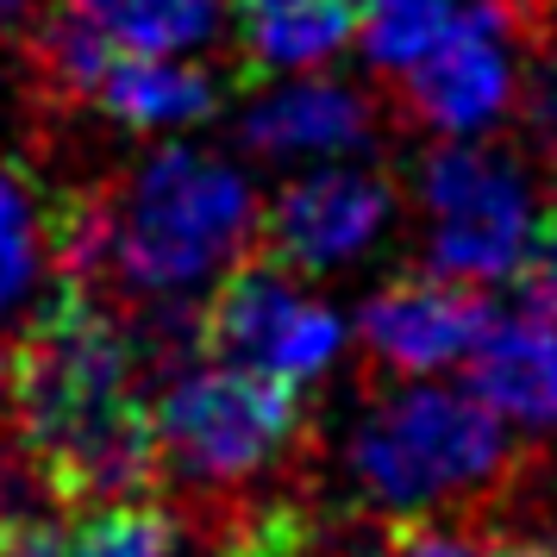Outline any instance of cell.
I'll return each instance as SVG.
<instances>
[{
    "label": "cell",
    "instance_id": "ffe728a7",
    "mask_svg": "<svg viewBox=\"0 0 557 557\" xmlns=\"http://www.w3.org/2000/svg\"><path fill=\"white\" fill-rule=\"evenodd\" d=\"M38 495H45V482H38V463L26 457V445H20V432L13 438L0 432V539L13 527H26Z\"/></svg>",
    "mask_w": 557,
    "mask_h": 557
},
{
    "label": "cell",
    "instance_id": "8992f818",
    "mask_svg": "<svg viewBox=\"0 0 557 557\" xmlns=\"http://www.w3.org/2000/svg\"><path fill=\"white\" fill-rule=\"evenodd\" d=\"M420 201L432 213V263L457 282H495L527 245L532 207L502 157L445 145L420 163Z\"/></svg>",
    "mask_w": 557,
    "mask_h": 557
},
{
    "label": "cell",
    "instance_id": "4fadbf2b",
    "mask_svg": "<svg viewBox=\"0 0 557 557\" xmlns=\"http://www.w3.org/2000/svg\"><path fill=\"white\" fill-rule=\"evenodd\" d=\"M363 138H370V107L345 82H295V88H276L245 120V145L263 157L351 151Z\"/></svg>",
    "mask_w": 557,
    "mask_h": 557
},
{
    "label": "cell",
    "instance_id": "8fae6325",
    "mask_svg": "<svg viewBox=\"0 0 557 557\" xmlns=\"http://www.w3.org/2000/svg\"><path fill=\"white\" fill-rule=\"evenodd\" d=\"M470 395L507 426H557V326L545 320L495 326L488 320V332L470 351Z\"/></svg>",
    "mask_w": 557,
    "mask_h": 557
},
{
    "label": "cell",
    "instance_id": "7a4b0ae2",
    "mask_svg": "<svg viewBox=\"0 0 557 557\" xmlns=\"http://www.w3.org/2000/svg\"><path fill=\"white\" fill-rule=\"evenodd\" d=\"M257 201L245 176L207 151H151L101 201L63 213V282H120L138 301H182L201 282L226 276L251 245Z\"/></svg>",
    "mask_w": 557,
    "mask_h": 557
},
{
    "label": "cell",
    "instance_id": "ba28073f",
    "mask_svg": "<svg viewBox=\"0 0 557 557\" xmlns=\"http://www.w3.org/2000/svg\"><path fill=\"white\" fill-rule=\"evenodd\" d=\"M395 213V195L382 176L363 170H320L307 182H288L263 213V251L288 276H313L357 257Z\"/></svg>",
    "mask_w": 557,
    "mask_h": 557
},
{
    "label": "cell",
    "instance_id": "7402d4cb",
    "mask_svg": "<svg viewBox=\"0 0 557 557\" xmlns=\"http://www.w3.org/2000/svg\"><path fill=\"white\" fill-rule=\"evenodd\" d=\"M0 557H63V527H45V520H26L0 539Z\"/></svg>",
    "mask_w": 557,
    "mask_h": 557
},
{
    "label": "cell",
    "instance_id": "7c38bea8",
    "mask_svg": "<svg viewBox=\"0 0 557 557\" xmlns=\"http://www.w3.org/2000/svg\"><path fill=\"white\" fill-rule=\"evenodd\" d=\"M63 270V220L32 188L26 170L0 163V332L32 326Z\"/></svg>",
    "mask_w": 557,
    "mask_h": 557
},
{
    "label": "cell",
    "instance_id": "277c9868",
    "mask_svg": "<svg viewBox=\"0 0 557 557\" xmlns=\"http://www.w3.org/2000/svg\"><path fill=\"white\" fill-rule=\"evenodd\" d=\"M151 438L157 470H176L195 488H238L301 438V382L220 357L182 363L151 401Z\"/></svg>",
    "mask_w": 557,
    "mask_h": 557
},
{
    "label": "cell",
    "instance_id": "2e32d148",
    "mask_svg": "<svg viewBox=\"0 0 557 557\" xmlns=\"http://www.w3.org/2000/svg\"><path fill=\"white\" fill-rule=\"evenodd\" d=\"M63 557H176V520L138 495L82 507L76 527H63Z\"/></svg>",
    "mask_w": 557,
    "mask_h": 557
},
{
    "label": "cell",
    "instance_id": "d6986e66",
    "mask_svg": "<svg viewBox=\"0 0 557 557\" xmlns=\"http://www.w3.org/2000/svg\"><path fill=\"white\" fill-rule=\"evenodd\" d=\"M520 126H527L532 157L557 176V38H539L527 70V95H520Z\"/></svg>",
    "mask_w": 557,
    "mask_h": 557
},
{
    "label": "cell",
    "instance_id": "9a60e30c",
    "mask_svg": "<svg viewBox=\"0 0 557 557\" xmlns=\"http://www.w3.org/2000/svg\"><path fill=\"white\" fill-rule=\"evenodd\" d=\"M63 13H76L113 51L182 57L207 45V32L220 20V0H63Z\"/></svg>",
    "mask_w": 557,
    "mask_h": 557
},
{
    "label": "cell",
    "instance_id": "5b68a950",
    "mask_svg": "<svg viewBox=\"0 0 557 557\" xmlns=\"http://www.w3.org/2000/svg\"><path fill=\"white\" fill-rule=\"evenodd\" d=\"M195 338L220 363H245L282 382H313L338 357V313L295 288L288 270L270 257H245L213 282V295L195 307Z\"/></svg>",
    "mask_w": 557,
    "mask_h": 557
},
{
    "label": "cell",
    "instance_id": "cb8c5ba5",
    "mask_svg": "<svg viewBox=\"0 0 557 557\" xmlns=\"http://www.w3.org/2000/svg\"><path fill=\"white\" fill-rule=\"evenodd\" d=\"M26 7H32V0H0V26H7V20H20Z\"/></svg>",
    "mask_w": 557,
    "mask_h": 557
},
{
    "label": "cell",
    "instance_id": "30bf717a",
    "mask_svg": "<svg viewBox=\"0 0 557 557\" xmlns=\"http://www.w3.org/2000/svg\"><path fill=\"white\" fill-rule=\"evenodd\" d=\"M82 101H95L107 120H120L126 132H176L213 113V82L207 70L182 63V57L157 51H107L95 63V76L82 88Z\"/></svg>",
    "mask_w": 557,
    "mask_h": 557
},
{
    "label": "cell",
    "instance_id": "e0dca14e",
    "mask_svg": "<svg viewBox=\"0 0 557 557\" xmlns=\"http://www.w3.org/2000/svg\"><path fill=\"white\" fill-rule=\"evenodd\" d=\"M457 0H357V20H363V45L382 70L401 76L413 57L426 51L438 32L451 26Z\"/></svg>",
    "mask_w": 557,
    "mask_h": 557
},
{
    "label": "cell",
    "instance_id": "44dd1931",
    "mask_svg": "<svg viewBox=\"0 0 557 557\" xmlns=\"http://www.w3.org/2000/svg\"><path fill=\"white\" fill-rule=\"evenodd\" d=\"M376 557H495V552H482L476 539H457V532H426L413 520V527H395V539Z\"/></svg>",
    "mask_w": 557,
    "mask_h": 557
},
{
    "label": "cell",
    "instance_id": "3957f363",
    "mask_svg": "<svg viewBox=\"0 0 557 557\" xmlns=\"http://www.w3.org/2000/svg\"><path fill=\"white\" fill-rule=\"evenodd\" d=\"M507 470L502 420L457 388H401L363 413L351 438V476L363 502L401 527L451 502H476Z\"/></svg>",
    "mask_w": 557,
    "mask_h": 557
},
{
    "label": "cell",
    "instance_id": "6da1fadb",
    "mask_svg": "<svg viewBox=\"0 0 557 557\" xmlns=\"http://www.w3.org/2000/svg\"><path fill=\"white\" fill-rule=\"evenodd\" d=\"M138 332L63 282L13 351V426L38 463L45 495L70 507L132 502L157 482L151 401H145Z\"/></svg>",
    "mask_w": 557,
    "mask_h": 557
},
{
    "label": "cell",
    "instance_id": "603a6c76",
    "mask_svg": "<svg viewBox=\"0 0 557 557\" xmlns=\"http://www.w3.org/2000/svg\"><path fill=\"white\" fill-rule=\"evenodd\" d=\"M0 413H13V351H0Z\"/></svg>",
    "mask_w": 557,
    "mask_h": 557
},
{
    "label": "cell",
    "instance_id": "5bb4252c",
    "mask_svg": "<svg viewBox=\"0 0 557 557\" xmlns=\"http://www.w3.org/2000/svg\"><path fill=\"white\" fill-rule=\"evenodd\" d=\"M238 45L251 70H313L332 51H345L357 32V0H232Z\"/></svg>",
    "mask_w": 557,
    "mask_h": 557
},
{
    "label": "cell",
    "instance_id": "52a82bcc",
    "mask_svg": "<svg viewBox=\"0 0 557 557\" xmlns=\"http://www.w3.org/2000/svg\"><path fill=\"white\" fill-rule=\"evenodd\" d=\"M527 32V13L502 0L457 7L451 26L401 70V101L420 126L482 132L513 95V45Z\"/></svg>",
    "mask_w": 557,
    "mask_h": 557
},
{
    "label": "cell",
    "instance_id": "9c48e42d",
    "mask_svg": "<svg viewBox=\"0 0 557 557\" xmlns=\"http://www.w3.org/2000/svg\"><path fill=\"white\" fill-rule=\"evenodd\" d=\"M488 320L495 313L476 295V282L401 276V282H388L382 295L363 301L357 332H363V351L376 357L382 370L426 376V370H445V363L476 351V338L488 332Z\"/></svg>",
    "mask_w": 557,
    "mask_h": 557
},
{
    "label": "cell",
    "instance_id": "ac0fdd59",
    "mask_svg": "<svg viewBox=\"0 0 557 557\" xmlns=\"http://www.w3.org/2000/svg\"><path fill=\"white\" fill-rule=\"evenodd\" d=\"M507 276H513V301H520V313L557 326V207L539 220V226H527V245H520V257H513Z\"/></svg>",
    "mask_w": 557,
    "mask_h": 557
}]
</instances>
